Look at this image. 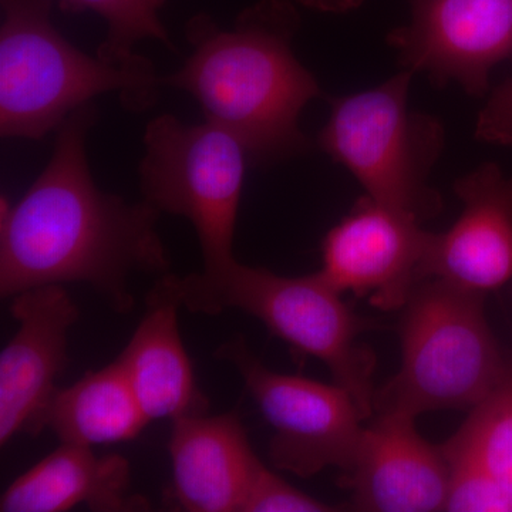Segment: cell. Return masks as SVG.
I'll return each instance as SVG.
<instances>
[{"label": "cell", "mask_w": 512, "mask_h": 512, "mask_svg": "<svg viewBox=\"0 0 512 512\" xmlns=\"http://www.w3.org/2000/svg\"><path fill=\"white\" fill-rule=\"evenodd\" d=\"M82 504L97 512L150 510L146 498L131 494L126 458L62 443L6 488L0 511L64 512Z\"/></svg>", "instance_id": "cell-16"}, {"label": "cell", "mask_w": 512, "mask_h": 512, "mask_svg": "<svg viewBox=\"0 0 512 512\" xmlns=\"http://www.w3.org/2000/svg\"><path fill=\"white\" fill-rule=\"evenodd\" d=\"M94 103L56 131L49 163L15 205L0 212V295L13 298L47 285L86 284L114 312L136 305L131 281L170 274L158 232L160 212L100 190L87 158Z\"/></svg>", "instance_id": "cell-1"}, {"label": "cell", "mask_w": 512, "mask_h": 512, "mask_svg": "<svg viewBox=\"0 0 512 512\" xmlns=\"http://www.w3.org/2000/svg\"><path fill=\"white\" fill-rule=\"evenodd\" d=\"M180 308L154 285L143 319L116 359L148 421L208 412L178 328Z\"/></svg>", "instance_id": "cell-17"}, {"label": "cell", "mask_w": 512, "mask_h": 512, "mask_svg": "<svg viewBox=\"0 0 512 512\" xmlns=\"http://www.w3.org/2000/svg\"><path fill=\"white\" fill-rule=\"evenodd\" d=\"M409 25L387 43L400 66L443 87L457 83L483 97L497 64L512 57V0H409Z\"/></svg>", "instance_id": "cell-10"}, {"label": "cell", "mask_w": 512, "mask_h": 512, "mask_svg": "<svg viewBox=\"0 0 512 512\" xmlns=\"http://www.w3.org/2000/svg\"><path fill=\"white\" fill-rule=\"evenodd\" d=\"M338 505L323 503L293 487L264 463L256 470L242 512H332Z\"/></svg>", "instance_id": "cell-20"}, {"label": "cell", "mask_w": 512, "mask_h": 512, "mask_svg": "<svg viewBox=\"0 0 512 512\" xmlns=\"http://www.w3.org/2000/svg\"><path fill=\"white\" fill-rule=\"evenodd\" d=\"M412 77L402 70L375 89L333 100L318 144L355 175L367 197L423 222L441 210L429 178L444 130L429 114L410 110Z\"/></svg>", "instance_id": "cell-6"}, {"label": "cell", "mask_w": 512, "mask_h": 512, "mask_svg": "<svg viewBox=\"0 0 512 512\" xmlns=\"http://www.w3.org/2000/svg\"><path fill=\"white\" fill-rule=\"evenodd\" d=\"M342 483L356 511H446L450 463L443 446H433L417 431L416 417L376 413Z\"/></svg>", "instance_id": "cell-12"}, {"label": "cell", "mask_w": 512, "mask_h": 512, "mask_svg": "<svg viewBox=\"0 0 512 512\" xmlns=\"http://www.w3.org/2000/svg\"><path fill=\"white\" fill-rule=\"evenodd\" d=\"M476 137L512 147V77L498 86L478 114Z\"/></svg>", "instance_id": "cell-21"}, {"label": "cell", "mask_w": 512, "mask_h": 512, "mask_svg": "<svg viewBox=\"0 0 512 512\" xmlns=\"http://www.w3.org/2000/svg\"><path fill=\"white\" fill-rule=\"evenodd\" d=\"M140 190L160 214L191 222L200 242L202 274L218 275L234 255L239 202L249 157L234 134L205 120L187 124L161 114L147 124Z\"/></svg>", "instance_id": "cell-7"}, {"label": "cell", "mask_w": 512, "mask_h": 512, "mask_svg": "<svg viewBox=\"0 0 512 512\" xmlns=\"http://www.w3.org/2000/svg\"><path fill=\"white\" fill-rule=\"evenodd\" d=\"M463 211L434 235L429 278L487 295L512 281V177L487 163L454 184Z\"/></svg>", "instance_id": "cell-13"}, {"label": "cell", "mask_w": 512, "mask_h": 512, "mask_svg": "<svg viewBox=\"0 0 512 512\" xmlns=\"http://www.w3.org/2000/svg\"><path fill=\"white\" fill-rule=\"evenodd\" d=\"M156 285L192 313L238 309L254 316L293 352L328 367L333 382L352 394L366 419L375 414L376 356L359 340L369 325L318 272L293 278L237 261L218 275L170 272Z\"/></svg>", "instance_id": "cell-4"}, {"label": "cell", "mask_w": 512, "mask_h": 512, "mask_svg": "<svg viewBox=\"0 0 512 512\" xmlns=\"http://www.w3.org/2000/svg\"><path fill=\"white\" fill-rule=\"evenodd\" d=\"M12 299L18 330L0 355L2 446L19 433L40 434V420L66 366L70 329L80 316L63 285L28 289Z\"/></svg>", "instance_id": "cell-11"}, {"label": "cell", "mask_w": 512, "mask_h": 512, "mask_svg": "<svg viewBox=\"0 0 512 512\" xmlns=\"http://www.w3.org/2000/svg\"><path fill=\"white\" fill-rule=\"evenodd\" d=\"M60 3L70 12L89 10L106 22V39L97 55L109 62L126 63L136 59L134 47L147 39L174 49L160 19L164 0H60Z\"/></svg>", "instance_id": "cell-19"}, {"label": "cell", "mask_w": 512, "mask_h": 512, "mask_svg": "<svg viewBox=\"0 0 512 512\" xmlns=\"http://www.w3.org/2000/svg\"><path fill=\"white\" fill-rule=\"evenodd\" d=\"M0 133L43 140L94 97L119 94L127 109L156 103L163 77L138 55L126 63L90 56L60 35L52 0H0Z\"/></svg>", "instance_id": "cell-3"}, {"label": "cell", "mask_w": 512, "mask_h": 512, "mask_svg": "<svg viewBox=\"0 0 512 512\" xmlns=\"http://www.w3.org/2000/svg\"><path fill=\"white\" fill-rule=\"evenodd\" d=\"M484 301L485 295L437 278L416 286L402 309V363L393 379L376 390L375 414L417 419L436 410L473 409L490 393L507 359Z\"/></svg>", "instance_id": "cell-5"}, {"label": "cell", "mask_w": 512, "mask_h": 512, "mask_svg": "<svg viewBox=\"0 0 512 512\" xmlns=\"http://www.w3.org/2000/svg\"><path fill=\"white\" fill-rule=\"evenodd\" d=\"M215 357L237 370L272 427L269 458L276 470L301 478L328 467L339 468L343 476L352 470L366 417L345 387L276 373L241 336L220 346Z\"/></svg>", "instance_id": "cell-8"}, {"label": "cell", "mask_w": 512, "mask_h": 512, "mask_svg": "<svg viewBox=\"0 0 512 512\" xmlns=\"http://www.w3.org/2000/svg\"><path fill=\"white\" fill-rule=\"evenodd\" d=\"M298 29V12L289 0H261L231 28L195 16L187 26L191 55L163 77L164 86L194 97L205 120L241 141L249 161L295 156L309 144L299 117L322 94L293 52Z\"/></svg>", "instance_id": "cell-2"}, {"label": "cell", "mask_w": 512, "mask_h": 512, "mask_svg": "<svg viewBox=\"0 0 512 512\" xmlns=\"http://www.w3.org/2000/svg\"><path fill=\"white\" fill-rule=\"evenodd\" d=\"M443 444L451 470L446 511L512 512V356L490 393Z\"/></svg>", "instance_id": "cell-15"}, {"label": "cell", "mask_w": 512, "mask_h": 512, "mask_svg": "<svg viewBox=\"0 0 512 512\" xmlns=\"http://www.w3.org/2000/svg\"><path fill=\"white\" fill-rule=\"evenodd\" d=\"M308 8L328 13H345L359 8L363 0H299Z\"/></svg>", "instance_id": "cell-22"}, {"label": "cell", "mask_w": 512, "mask_h": 512, "mask_svg": "<svg viewBox=\"0 0 512 512\" xmlns=\"http://www.w3.org/2000/svg\"><path fill=\"white\" fill-rule=\"evenodd\" d=\"M150 423L117 360L57 387L47 404L40 433L49 429L66 444L94 447L136 439Z\"/></svg>", "instance_id": "cell-18"}, {"label": "cell", "mask_w": 512, "mask_h": 512, "mask_svg": "<svg viewBox=\"0 0 512 512\" xmlns=\"http://www.w3.org/2000/svg\"><path fill=\"white\" fill-rule=\"evenodd\" d=\"M434 235L416 218L366 195L326 234L318 274L336 291L367 299L379 311H402L429 278Z\"/></svg>", "instance_id": "cell-9"}, {"label": "cell", "mask_w": 512, "mask_h": 512, "mask_svg": "<svg viewBox=\"0 0 512 512\" xmlns=\"http://www.w3.org/2000/svg\"><path fill=\"white\" fill-rule=\"evenodd\" d=\"M171 495L188 512H242L262 461L237 413L187 414L173 420Z\"/></svg>", "instance_id": "cell-14"}]
</instances>
